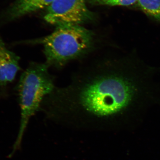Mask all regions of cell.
I'll use <instances>...</instances> for the list:
<instances>
[{
  "label": "cell",
  "instance_id": "2",
  "mask_svg": "<svg viewBox=\"0 0 160 160\" xmlns=\"http://www.w3.org/2000/svg\"><path fill=\"white\" fill-rule=\"evenodd\" d=\"M28 44L43 46L45 63L56 69L64 68L73 61H82L115 44L98 38L92 30L82 26L56 27L50 34L38 39L26 41Z\"/></svg>",
  "mask_w": 160,
  "mask_h": 160
},
{
  "label": "cell",
  "instance_id": "3",
  "mask_svg": "<svg viewBox=\"0 0 160 160\" xmlns=\"http://www.w3.org/2000/svg\"><path fill=\"white\" fill-rule=\"evenodd\" d=\"M49 69L45 62H31L20 77L18 85L21 111L20 129L9 157L20 149L29 120L40 111L43 100L56 87L55 78Z\"/></svg>",
  "mask_w": 160,
  "mask_h": 160
},
{
  "label": "cell",
  "instance_id": "5",
  "mask_svg": "<svg viewBox=\"0 0 160 160\" xmlns=\"http://www.w3.org/2000/svg\"><path fill=\"white\" fill-rule=\"evenodd\" d=\"M20 58L6 48L0 40V88L14 81L20 68Z\"/></svg>",
  "mask_w": 160,
  "mask_h": 160
},
{
  "label": "cell",
  "instance_id": "7",
  "mask_svg": "<svg viewBox=\"0 0 160 160\" xmlns=\"http://www.w3.org/2000/svg\"><path fill=\"white\" fill-rule=\"evenodd\" d=\"M137 2L146 15L160 21V0H138Z\"/></svg>",
  "mask_w": 160,
  "mask_h": 160
},
{
  "label": "cell",
  "instance_id": "4",
  "mask_svg": "<svg viewBox=\"0 0 160 160\" xmlns=\"http://www.w3.org/2000/svg\"><path fill=\"white\" fill-rule=\"evenodd\" d=\"M44 19L56 27L82 26L94 21L95 14L88 9L86 0H54L46 8Z\"/></svg>",
  "mask_w": 160,
  "mask_h": 160
},
{
  "label": "cell",
  "instance_id": "6",
  "mask_svg": "<svg viewBox=\"0 0 160 160\" xmlns=\"http://www.w3.org/2000/svg\"><path fill=\"white\" fill-rule=\"evenodd\" d=\"M54 0H16L8 11V16L15 19L47 8Z\"/></svg>",
  "mask_w": 160,
  "mask_h": 160
},
{
  "label": "cell",
  "instance_id": "1",
  "mask_svg": "<svg viewBox=\"0 0 160 160\" xmlns=\"http://www.w3.org/2000/svg\"><path fill=\"white\" fill-rule=\"evenodd\" d=\"M66 86L56 87L41 110L51 117L119 120L160 105L159 72L135 50L117 45L79 62Z\"/></svg>",
  "mask_w": 160,
  "mask_h": 160
},
{
  "label": "cell",
  "instance_id": "8",
  "mask_svg": "<svg viewBox=\"0 0 160 160\" xmlns=\"http://www.w3.org/2000/svg\"><path fill=\"white\" fill-rule=\"evenodd\" d=\"M92 6H129L138 2V0H88Z\"/></svg>",
  "mask_w": 160,
  "mask_h": 160
}]
</instances>
